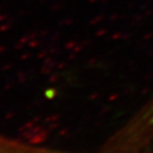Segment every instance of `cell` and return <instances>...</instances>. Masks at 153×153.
Listing matches in <instances>:
<instances>
[{
  "instance_id": "obj_1",
  "label": "cell",
  "mask_w": 153,
  "mask_h": 153,
  "mask_svg": "<svg viewBox=\"0 0 153 153\" xmlns=\"http://www.w3.org/2000/svg\"><path fill=\"white\" fill-rule=\"evenodd\" d=\"M0 153H81L72 151L61 150L50 147L38 146L26 141L19 140L13 137L7 136L0 133ZM100 153H112L108 151Z\"/></svg>"
}]
</instances>
